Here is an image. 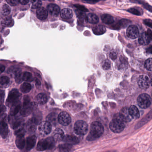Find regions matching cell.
I'll use <instances>...</instances> for the list:
<instances>
[{"label":"cell","mask_w":152,"mask_h":152,"mask_svg":"<svg viewBox=\"0 0 152 152\" xmlns=\"http://www.w3.org/2000/svg\"><path fill=\"white\" fill-rule=\"evenodd\" d=\"M58 120L60 124L64 126L69 125L71 122L70 115L66 112L61 113L58 116Z\"/></svg>","instance_id":"obj_9"},{"label":"cell","mask_w":152,"mask_h":152,"mask_svg":"<svg viewBox=\"0 0 152 152\" xmlns=\"http://www.w3.org/2000/svg\"><path fill=\"white\" fill-rule=\"evenodd\" d=\"M138 105L142 108L146 109L150 106L152 102L151 97L147 94L140 95L137 99Z\"/></svg>","instance_id":"obj_5"},{"label":"cell","mask_w":152,"mask_h":152,"mask_svg":"<svg viewBox=\"0 0 152 152\" xmlns=\"http://www.w3.org/2000/svg\"><path fill=\"white\" fill-rule=\"evenodd\" d=\"M115 152V151H111V152Z\"/></svg>","instance_id":"obj_59"},{"label":"cell","mask_w":152,"mask_h":152,"mask_svg":"<svg viewBox=\"0 0 152 152\" xmlns=\"http://www.w3.org/2000/svg\"><path fill=\"white\" fill-rule=\"evenodd\" d=\"M20 89L22 93H27L31 90V85L28 83H24L21 86Z\"/></svg>","instance_id":"obj_34"},{"label":"cell","mask_w":152,"mask_h":152,"mask_svg":"<svg viewBox=\"0 0 152 152\" xmlns=\"http://www.w3.org/2000/svg\"><path fill=\"white\" fill-rule=\"evenodd\" d=\"M37 107V104L35 102H30L26 105H23L21 110V114L23 117H27L35 111Z\"/></svg>","instance_id":"obj_7"},{"label":"cell","mask_w":152,"mask_h":152,"mask_svg":"<svg viewBox=\"0 0 152 152\" xmlns=\"http://www.w3.org/2000/svg\"><path fill=\"white\" fill-rule=\"evenodd\" d=\"M104 132V128L102 124L98 121H95L91 125L90 134L87 139L89 141L94 140L101 137Z\"/></svg>","instance_id":"obj_1"},{"label":"cell","mask_w":152,"mask_h":152,"mask_svg":"<svg viewBox=\"0 0 152 152\" xmlns=\"http://www.w3.org/2000/svg\"><path fill=\"white\" fill-rule=\"evenodd\" d=\"M38 123L39 122L38 121H36L34 118L30 119L26 124V130L30 133H33L36 130V126Z\"/></svg>","instance_id":"obj_15"},{"label":"cell","mask_w":152,"mask_h":152,"mask_svg":"<svg viewBox=\"0 0 152 152\" xmlns=\"http://www.w3.org/2000/svg\"><path fill=\"white\" fill-rule=\"evenodd\" d=\"M19 1L20 3L23 5H26L29 2V1L27 0H20Z\"/></svg>","instance_id":"obj_51"},{"label":"cell","mask_w":152,"mask_h":152,"mask_svg":"<svg viewBox=\"0 0 152 152\" xmlns=\"http://www.w3.org/2000/svg\"><path fill=\"white\" fill-rule=\"evenodd\" d=\"M64 134L62 129H56L53 133L52 137L55 142H59L64 140Z\"/></svg>","instance_id":"obj_20"},{"label":"cell","mask_w":152,"mask_h":152,"mask_svg":"<svg viewBox=\"0 0 152 152\" xmlns=\"http://www.w3.org/2000/svg\"><path fill=\"white\" fill-rule=\"evenodd\" d=\"M101 19L104 23L105 24H111L114 22L113 17L110 15L104 14L101 16Z\"/></svg>","instance_id":"obj_29"},{"label":"cell","mask_w":152,"mask_h":152,"mask_svg":"<svg viewBox=\"0 0 152 152\" xmlns=\"http://www.w3.org/2000/svg\"><path fill=\"white\" fill-rule=\"evenodd\" d=\"M150 84V80L148 76L144 75L140 76L138 80V84L140 88L146 89L149 88Z\"/></svg>","instance_id":"obj_12"},{"label":"cell","mask_w":152,"mask_h":152,"mask_svg":"<svg viewBox=\"0 0 152 152\" xmlns=\"http://www.w3.org/2000/svg\"><path fill=\"white\" fill-rule=\"evenodd\" d=\"M64 142L66 143L73 145L79 143V139L78 138L74 135H66L64 137Z\"/></svg>","instance_id":"obj_18"},{"label":"cell","mask_w":152,"mask_h":152,"mask_svg":"<svg viewBox=\"0 0 152 152\" xmlns=\"http://www.w3.org/2000/svg\"><path fill=\"white\" fill-rule=\"evenodd\" d=\"M21 72V69L16 66H11L7 70V73L12 78H15Z\"/></svg>","instance_id":"obj_19"},{"label":"cell","mask_w":152,"mask_h":152,"mask_svg":"<svg viewBox=\"0 0 152 152\" xmlns=\"http://www.w3.org/2000/svg\"><path fill=\"white\" fill-rule=\"evenodd\" d=\"M88 129V125L83 120H78L74 125V132L77 135L83 136L87 133Z\"/></svg>","instance_id":"obj_4"},{"label":"cell","mask_w":152,"mask_h":152,"mask_svg":"<svg viewBox=\"0 0 152 152\" xmlns=\"http://www.w3.org/2000/svg\"><path fill=\"white\" fill-rule=\"evenodd\" d=\"M145 68L149 71H152V58L148 59L144 63Z\"/></svg>","instance_id":"obj_39"},{"label":"cell","mask_w":152,"mask_h":152,"mask_svg":"<svg viewBox=\"0 0 152 152\" xmlns=\"http://www.w3.org/2000/svg\"><path fill=\"white\" fill-rule=\"evenodd\" d=\"M32 9H39L40 8L42 5V2L41 1H31Z\"/></svg>","instance_id":"obj_40"},{"label":"cell","mask_w":152,"mask_h":152,"mask_svg":"<svg viewBox=\"0 0 152 152\" xmlns=\"http://www.w3.org/2000/svg\"><path fill=\"white\" fill-rule=\"evenodd\" d=\"M152 119V110L146 115L145 117L142 120L140 121L138 124L136 125V128H139L140 127H142L145 124L147 123L150 120Z\"/></svg>","instance_id":"obj_27"},{"label":"cell","mask_w":152,"mask_h":152,"mask_svg":"<svg viewBox=\"0 0 152 152\" xmlns=\"http://www.w3.org/2000/svg\"><path fill=\"white\" fill-rule=\"evenodd\" d=\"M129 114L132 118L134 119H137L140 117V114L138 109L136 106L132 105L129 108Z\"/></svg>","instance_id":"obj_23"},{"label":"cell","mask_w":152,"mask_h":152,"mask_svg":"<svg viewBox=\"0 0 152 152\" xmlns=\"http://www.w3.org/2000/svg\"><path fill=\"white\" fill-rule=\"evenodd\" d=\"M5 67L4 66L2 65H1V73H2L3 71L5 70Z\"/></svg>","instance_id":"obj_56"},{"label":"cell","mask_w":152,"mask_h":152,"mask_svg":"<svg viewBox=\"0 0 152 152\" xmlns=\"http://www.w3.org/2000/svg\"><path fill=\"white\" fill-rule=\"evenodd\" d=\"M147 34H148L149 36V38H150V39L152 40V32L150 30H148Z\"/></svg>","instance_id":"obj_54"},{"label":"cell","mask_w":152,"mask_h":152,"mask_svg":"<svg viewBox=\"0 0 152 152\" xmlns=\"http://www.w3.org/2000/svg\"><path fill=\"white\" fill-rule=\"evenodd\" d=\"M23 73H22V72H21V73L18 75L15 78L16 82L17 84H20L22 81H24V80H23Z\"/></svg>","instance_id":"obj_43"},{"label":"cell","mask_w":152,"mask_h":152,"mask_svg":"<svg viewBox=\"0 0 152 152\" xmlns=\"http://www.w3.org/2000/svg\"><path fill=\"white\" fill-rule=\"evenodd\" d=\"M26 143V141H25V139L24 138V136L21 135V136L17 137L16 140V144L19 149H24V148L25 147Z\"/></svg>","instance_id":"obj_24"},{"label":"cell","mask_w":152,"mask_h":152,"mask_svg":"<svg viewBox=\"0 0 152 152\" xmlns=\"http://www.w3.org/2000/svg\"><path fill=\"white\" fill-rule=\"evenodd\" d=\"M77 16L79 17V19H81L82 20H87V16H86V15H85L83 12H78V13L76 12Z\"/></svg>","instance_id":"obj_45"},{"label":"cell","mask_w":152,"mask_h":152,"mask_svg":"<svg viewBox=\"0 0 152 152\" xmlns=\"http://www.w3.org/2000/svg\"><path fill=\"white\" fill-rule=\"evenodd\" d=\"M30 99L29 96H26L24 97V100H23V105H26L30 103Z\"/></svg>","instance_id":"obj_49"},{"label":"cell","mask_w":152,"mask_h":152,"mask_svg":"<svg viewBox=\"0 0 152 152\" xmlns=\"http://www.w3.org/2000/svg\"><path fill=\"white\" fill-rule=\"evenodd\" d=\"M144 21L145 25H146L147 26H149L150 28H152V21L149 19H146Z\"/></svg>","instance_id":"obj_50"},{"label":"cell","mask_w":152,"mask_h":152,"mask_svg":"<svg viewBox=\"0 0 152 152\" xmlns=\"http://www.w3.org/2000/svg\"><path fill=\"white\" fill-rule=\"evenodd\" d=\"M150 83H151V85L152 86V79H151V82H150Z\"/></svg>","instance_id":"obj_58"},{"label":"cell","mask_w":152,"mask_h":152,"mask_svg":"<svg viewBox=\"0 0 152 152\" xmlns=\"http://www.w3.org/2000/svg\"><path fill=\"white\" fill-rule=\"evenodd\" d=\"M36 14L38 19L41 20L46 19L48 16L47 11L44 7H40L37 9Z\"/></svg>","instance_id":"obj_22"},{"label":"cell","mask_w":152,"mask_h":152,"mask_svg":"<svg viewBox=\"0 0 152 152\" xmlns=\"http://www.w3.org/2000/svg\"><path fill=\"white\" fill-rule=\"evenodd\" d=\"M52 130V125L47 121H42L39 126V130L41 136H45L50 133Z\"/></svg>","instance_id":"obj_8"},{"label":"cell","mask_w":152,"mask_h":152,"mask_svg":"<svg viewBox=\"0 0 152 152\" xmlns=\"http://www.w3.org/2000/svg\"><path fill=\"white\" fill-rule=\"evenodd\" d=\"M109 56L112 60H114L117 59V51H115L114 50H112L110 52V54H109Z\"/></svg>","instance_id":"obj_46"},{"label":"cell","mask_w":152,"mask_h":152,"mask_svg":"<svg viewBox=\"0 0 152 152\" xmlns=\"http://www.w3.org/2000/svg\"><path fill=\"white\" fill-rule=\"evenodd\" d=\"M55 142L52 137L41 140L37 144L36 149L38 151H42L52 149L55 146Z\"/></svg>","instance_id":"obj_3"},{"label":"cell","mask_w":152,"mask_h":152,"mask_svg":"<svg viewBox=\"0 0 152 152\" xmlns=\"http://www.w3.org/2000/svg\"><path fill=\"white\" fill-rule=\"evenodd\" d=\"M9 129L6 120V116H1V135L3 138H6L8 136Z\"/></svg>","instance_id":"obj_10"},{"label":"cell","mask_w":152,"mask_h":152,"mask_svg":"<svg viewBox=\"0 0 152 152\" xmlns=\"http://www.w3.org/2000/svg\"><path fill=\"white\" fill-rule=\"evenodd\" d=\"M119 114L125 123L129 122L133 119L129 114V108H123L120 111V113H119Z\"/></svg>","instance_id":"obj_17"},{"label":"cell","mask_w":152,"mask_h":152,"mask_svg":"<svg viewBox=\"0 0 152 152\" xmlns=\"http://www.w3.org/2000/svg\"><path fill=\"white\" fill-rule=\"evenodd\" d=\"M147 51L148 53L152 54V46L149 47L148 48H147Z\"/></svg>","instance_id":"obj_55"},{"label":"cell","mask_w":152,"mask_h":152,"mask_svg":"<svg viewBox=\"0 0 152 152\" xmlns=\"http://www.w3.org/2000/svg\"><path fill=\"white\" fill-rule=\"evenodd\" d=\"M110 66H111V64L108 60H105L102 63V67L104 70L109 69L110 68Z\"/></svg>","instance_id":"obj_41"},{"label":"cell","mask_w":152,"mask_h":152,"mask_svg":"<svg viewBox=\"0 0 152 152\" xmlns=\"http://www.w3.org/2000/svg\"><path fill=\"white\" fill-rule=\"evenodd\" d=\"M75 7L79 9V10H81V11L88 12V10L86 8H85L84 6H80V5H75Z\"/></svg>","instance_id":"obj_48"},{"label":"cell","mask_w":152,"mask_h":152,"mask_svg":"<svg viewBox=\"0 0 152 152\" xmlns=\"http://www.w3.org/2000/svg\"><path fill=\"white\" fill-rule=\"evenodd\" d=\"M23 80L26 81H31L33 80V77L32 74L28 72H25L23 73Z\"/></svg>","instance_id":"obj_38"},{"label":"cell","mask_w":152,"mask_h":152,"mask_svg":"<svg viewBox=\"0 0 152 152\" xmlns=\"http://www.w3.org/2000/svg\"><path fill=\"white\" fill-rule=\"evenodd\" d=\"M84 2H87V3H90V2H92V3H96V2H97V1H92V2H91V1H84Z\"/></svg>","instance_id":"obj_57"},{"label":"cell","mask_w":152,"mask_h":152,"mask_svg":"<svg viewBox=\"0 0 152 152\" xmlns=\"http://www.w3.org/2000/svg\"><path fill=\"white\" fill-rule=\"evenodd\" d=\"M57 115L55 113H52L50 114L46 117L47 121L50 123L51 124L55 125L57 123V120L58 119Z\"/></svg>","instance_id":"obj_32"},{"label":"cell","mask_w":152,"mask_h":152,"mask_svg":"<svg viewBox=\"0 0 152 152\" xmlns=\"http://www.w3.org/2000/svg\"><path fill=\"white\" fill-rule=\"evenodd\" d=\"M35 84L37 86H40L41 84L40 81L39 80V79H35Z\"/></svg>","instance_id":"obj_52"},{"label":"cell","mask_w":152,"mask_h":152,"mask_svg":"<svg viewBox=\"0 0 152 152\" xmlns=\"http://www.w3.org/2000/svg\"><path fill=\"white\" fill-rule=\"evenodd\" d=\"M124 124V120L119 113L114 115L113 119L110 122L109 127L113 133H118L123 131L125 128Z\"/></svg>","instance_id":"obj_2"},{"label":"cell","mask_w":152,"mask_h":152,"mask_svg":"<svg viewBox=\"0 0 152 152\" xmlns=\"http://www.w3.org/2000/svg\"><path fill=\"white\" fill-rule=\"evenodd\" d=\"M72 149V145L65 143L59 145V152H70Z\"/></svg>","instance_id":"obj_30"},{"label":"cell","mask_w":152,"mask_h":152,"mask_svg":"<svg viewBox=\"0 0 152 152\" xmlns=\"http://www.w3.org/2000/svg\"><path fill=\"white\" fill-rule=\"evenodd\" d=\"M128 11L133 15H142L141 12L136 8H131L128 10Z\"/></svg>","instance_id":"obj_44"},{"label":"cell","mask_w":152,"mask_h":152,"mask_svg":"<svg viewBox=\"0 0 152 152\" xmlns=\"http://www.w3.org/2000/svg\"><path fill=\"white\" fill-rule=\"evenodd\" d=\"M150 39L147 32L142 33L139 37L138 41L139 44L142 45H147L150 41Z\"/></svg>","instance_id":"obj_21"},{"label":"cell","mask_w":152,"mask_h":152,"mask_svg":"<svg viewBox=\"0 0 152 152\" xmlns=\"http://www.w3.org/2000/svg\"><path fill=\"white\" fill-rule=\"evenodd\" d=\"M126 34L129 38L135 39L139 36V30L136 26L131 25L127 29Z\"/></svg>","instance_id":"obj_11"},{"label":"cell","mask_w":152,"mask_h":152,"mask_svg":"<svg viewBox=\"0 0 152 152\" xmlns=\"http://www.w3.org/2000/svg\"><path fill=\"white\" fill-rule=\"evenodd\" d=\"M4 97V93H3V91H1V104L2 103V101H3Z\"/></svg>","instance_id":"obj_53"},{"label":"cell","mask_w":152,"mask_h":152,"mask_svg":"<svg viewBox=\"0 0 152 152\" xmlns=\"http://www.w3.org/2000/svg\"><path fill=\"white\" fill-rule=\"evenodd\" d=\"M37 100L39 104H44L47 101V97L46 95L44 93H40L37 96Z\"/></svg>","instance_id":"obj_33"},{"label":"cell","mask_w":152,"mask_h":152,"mask_svg":"<svg viewBox=\"0 0 152 152\" xmlns=\"http://www.w3.org/2000/svg\"><path fill=\"white\" fill-rule=\"evenodd\" d=\"M7 2L8 4H10L11 6H15L17 5H18L19 2V1H17V0H10V1H7Z\"/></svg>","instance_id":"obj_47"},{"label":"cell","mask_w":152,"mask_h":152,"mask_svg":"<svg viewBox=\"0 0 152 152\" xmlns=\"http://www.w3.org/2000/svg\"><path fill=\"white\" fill-rule=\"evenodd\" d=\"M87 20L91 24H95L99 22V19L96 15L90 13L87 15Z\"/></svg>","instance_id":"obj_31"},{"label":"cell","mask_w":152,"mask_h":152,"mask_svg":"<svg viewBox=\"0 0 152 152\" xmlns=\"http://www.w3.org/2000/svg\"><path fill=\"white\" fill-rule=\"evenodd\" d=\"M37 137L35 135L28 137L26 140V151H29L34 148L35 145Z\"/></svg>","instance_id":"obj_14"},{"label":"cell","mask_w":152,"mask_h":152,"mask_svg":"<svg viewBox=\"0 0 152 152\" xmlns=\"http://www.w3.org/2000/svg\"><path fill=\"white\" fill-rule=\"evenodd\" d=\"M9 118L10 124L13 129L15 130L23 126V120L21 118L19 117H12Z\"/></svg>","instance_id":"obj_13"},{"label":"cell","mask_w":152,"mask_h":152,"mask_svg":"<svg viewBox=\"0 0 152 152\" xmlns=\"http://www.w3.org/2000/svg\"><path fill=\"white\" fill-rule=\"evenodd\" d=\"M12 21V19L11 17H7L3 20L2 21V24H3V26H7L11 23Z\"/></svg>","instance_id":"obj_42"},{"label":"cell","mask_w":152,"mask_h":152,"mask_svg":"<svg viewBox=\"0 0 152 152\" xmlns=\"http://www.w3.org/2000/svg\"><path fill=\"white\" fill-rule=\"evenodd\" d=\"M93 31L95 35H100L105 33L106 29L105 26H104L98 25L93 28Z\"/></svg>","instance_id":"obj_28"},{"label":"cell","mask_w":152,"mask_h":152,"mask_svg":"<svg viewBox=\"0 0 152 152\" xmlns=\"http://www.w3.org/2000/svg\"><path fill=\"white\" fill-rule=\"evenodd\" d=\"M10 8L9 7L8 5L5 4L2 6L1 13H2V15L3 16H6L8 15L10 13Z\"/></svg>","instance_id":"obj_36"},{"label":"cell","mask_w":152,"mask_h":152,"mask_svg":"<svg viewBox=\"0 0 152 152\" xmlns=\"http://www.w3.org/2000/svg\"><path fill=\"white\" fill-rule=\"evenodd\" d=\"M61 17L65 19H70L73 17L72 10L69 8H65L61 11Z\"/></svg>","instance_id":"obj_25"},{"label":"cell","mask_w":152,"mask_h":152,"mask_svg":"<svg viewBox=\"0 0 152 152\" xmlns=\"http://www.w3.org/2000/svg\"><path fill=\"white\" fill-rule=\"evenodd\" d=\"M47 10L49 13L53 16H57L60 13L59 7L55 4H49L47 6Z\"/></svg>","instance_id":"obj_16"},{"label":"cell","mask_w":152,"mask_h":152,"mask_svg":"<svg viewBox=\"0 0 152 152\" xmlns=\"http://www.w3.org/2000/svg\"><path fill=\"white\" fill-rule=\"evenodd\" d=\"M130 21H131L128 20H121L117 24V28L120 29V28L126 27L127 25L129 24Z\"/></svg>","instance_id":"obj_37"},{"label":"cell","mask_w":152,"mask_h":152,"mask_svg":"<svg viewBox=\"0 0 152 152\" xmlns=\"http://www.w3.org/2000/svg\"><path fill=\"white\" fill-rule=\"evenodd\" d=\"M0 83H1V86L2 88L8 87L10 83V78L6 76H2L1 78Z\"/></svg>","instance_id":"obj_35"},{"label":"cell","mask_w":152,"mask_h":152,"mask_svg":"<svg viewBox=\"0 0 152 152\" xmlns=\"http://www.w3.org/2000/svg\"><path fill=\"white\" fill-rule=\"evenodd\" d=\"M21 94L19 91L16 89H13L11 91L8 95V98L6 101V104L9 107L12 106L13 104L19 101Z\"/></svg>","instance_id":"obj_6"},{"label":"cell","mask_w":152,"mask_h":152,"mask_svg":"<svg viewBox=\"0 0 152 152\" xmlns=\"http://www.w3.org/2000/svg\"><path fill=\"white\" fill-rule=\"evenodd\" d=\"M21 108V105L19 101L13 104L11 107L10 110V115L11 117L15 116L19 112Z\"/></svg>","instance_id":"obj_26"}]
</instances>
